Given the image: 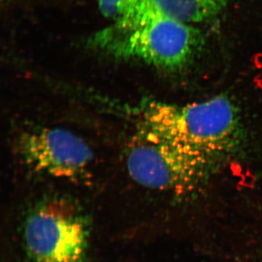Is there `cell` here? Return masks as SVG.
<instances>
[{
    "instance_id": "1",
    "label": "cell",
    "mask_w": 262,
    "mask_h": 262,
    "mask_svg": "<svg viewBox=\"0 0 262 262\" xmlns=\"http://www.w3.org/2000/svg\"><path fill=\"white\" fill-rule=\"evenodd\" d=\"M137 132L215 158L238 140L239 112L218 96L185 104L153 101L141 113Z\"/></svg>"
},
{
    "instance_id": "7",
    "label": "cell",
    "mask_w": 262,
    "mask_h": 262,
    "mask_svg": "<svg viewBox=\"0 0 262 262\" xmlns=\"http://www.w3.org/2000/svg\"><path fill=\"white\" fill-rule=\"evenodd\" d=\"M140 0H98L101 13L107 18L120 20L135 10Z\"/></svg>"
},
{
    "instance_id": "6",
    "label": "cell",
    "mask_w": 262,
    "mask_h": 262,
    "mask_svg": "<svg viewBox=\"0 0 262 262\" xmlns=\"http://www.w3.org/2000/svg\"><path fill=\"white\" fill-rule=\"evenodd\" d=\"M141 4L184 23H203L225 9L228 0H140Z\"/></svg>"
},
{
    "instance_id": "3",
    "label": "cell",
    "mask_w": 262,
    "mask_h": 262,
    "mask_svg": "<svg viewBox=\"0 0 262 262\" xmlns=\"http://www.w3.org/2000/svg\"><path fill=\"white\" fill-rule=\"evenodd\" d=\"M213 158L137 132L127 165L130 177L141 186L182 196L208 181Z\"/></svg>"
},
{
    "instance_id": "4",
    "label": "cell",
    "mask_w": 262,
    "mask_h": 262,
    "mask_svg": "<svg viewBox=\"0 0 262 262\" xmlns=\"http://www.w3.org/2000/svg\"><path fill=\"white\" fill-rule=\"evenodd\" d=\"M90 225L80 213L61 204L44 205L24 226V244L32 262H86Z\"/></svg>"
},
{
    "instance_id": "5",
    "label": "cell",
    "mask_w": 262,
    "mask_h": 262,
    "mask_svg": "<svg viewBox=\"0 0 262 262\" xmlns=\"http://www.w3.org/2000/svg\"><path fill=\"white\" fill-rule=\"evenodd\" d=\"M24 163L34 172L67 180L87 177L92 150L78 136L58 127H46L24 134L19 140Z\"/></svg>"
},
{
    "instance_id": "2",
    "label": "cell",
    "mask_w": 262,
    "mask_h": 262,
    "mask_svg": "<svg viewBox=\"0 0 262 262\" xmlns=\"http://www.w3.org/2000/svg\"><path fill=\"white\" fill-rule=\"evenodd\" d=\"M120 24L127 34L116 48L117 53L168 72L187 68L203 46V34L194 25L140 3Z\"/></svg>"
}]
</instances>
